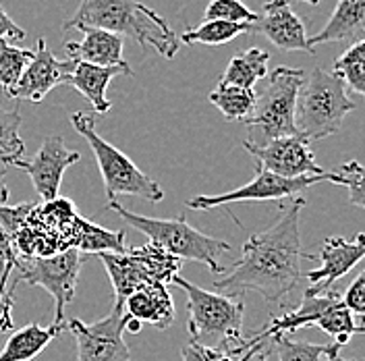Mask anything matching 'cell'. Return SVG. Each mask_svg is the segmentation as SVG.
<instances>
[{
  "mask_svg": "<svg viewBox=\"0 0 365 361\" xmlns=\"http://www.w3.org/2000/svg\"><path fill=\"white\" fill-rule=\"evenodd\" d=\"M305 205L303 198L289 203L282 216L270 228L251 235L241 258L230 266L225 278L214 283L222 295L259 293L268 303L280 305L295 289L301 272V235L299 216Z\"/></svg>",
  "mask_w": 365,
  "mask_h": 361,
  "instance_id": "cell-1",
  "label": "cell"
},
{
  "mask_svg": "<svg viewBox=\"0 0 365 361\" xmlns=\"http://www.w3.org/2000/svg\"><path fill=\"white\" fill-rule=\"evenodd\" d=\"M77 27L106 29L120 38L127 36L141 48H154L168 61L181 48V40L166 19L137 0H81L75 15L63 25V31Z\"/></svg>",
  "mask_w": 365,
  "mask_h": 361,
  "instance_id": "cell-2",
  "label": "cell"
},
{
  "mask_svg": "<svg viewBox=\"0 0 365 361\" xmlns=\"http://www.w3.org/2000/svg\"><path fill=\"white\" fill-rule=\"evenodd\" d=\"M187 295L189 312V335L191 342L218 349V351H250L257 342H264L257 335L250 340L243 339L245 301L241 295H222L205 291L202 287L177 276L173 280Z\"/></svg>",
  "mask_w": 365,
  "mask_h": 361,
  "instance_id": "cell-3",
  "label": "cell"
},
{
  "mask_svg": "<svg viewBox=\"0 0 365 361\" xmlns=\"http://www.w3.org/2000/svg\"><path fill=\"white\" fill-rule=\"evenodd\" d=\"M106 210L116 212L129 226L143 233L152 245H156L162 251L179 258V260H193L207 266L212 272H225V266L220 264V258L230 251V243L204 235L195 226L187 223V216L181 214L179 218H152V216H141L125 205L113 200L108 202Z\"/></svg>",
  "mask_w": 365,
  "mask_h": 361,
  "instance_id": "cell-4",
  "label": "cell"
},
{
  "mask_svg": "<svg viewBox=\"0 0 365 361\" xmlns=\"http://www.w3.org/2000/svg\"><path fill=\"white\" fill-rule=\"evenodd\" d=\"M357 104L346 96V86L332 71L316 67L305 77L299 91L295 111L297 133L305 139H324L339 133L346 114L353 113Z\"/></svg>",
  "mask_w": 365,
  "mask_h": 361,
  "instance_id": "cell-5",
  "label": "cell"
},
{
  "mask_svg": "<svg viewBox=\"0 0 365 361\" xmlns=\"http://www.w3.org/2000/svg\"><path fill=\"white\" fill-rule=\"evenodd\" d=\"M305 73L301 68L276 67L268 73L266 88L255 93L253 113L243 121L250 129L251 146H266L278 137L297 136L295 111Z\"/></svg>",
  "mask_w": 365,
  "mask_h": 361,
  "instance_id": "cell-6",
  "label": "cell"
},
{
  "mask_svg": "<svg viewBox=\"0 0 365 361\" xmlns=\"http://www.w3.org/2000/svg\"><path fill=\"white\" fill-rule=\"evenodd\" d=\"M71 123H73V129L79 136L86 137V141L90 143L102 180H104L108 202L116 200V195H135L152 203L164 200V191L158 183L152 177H148L141 168H137L135 162L125 152L114 148L110 141H106L96 131L93 116L90 113H81V111L73 113Z\"/></svg>",
  "mask_w": 365,
  "mask_h": 361,
  "instance_id": "cell-7",
  "label": "cell"
},
{
  "mask_svg": "<svg viewBox=\"0 0 365 361\" xmlns=\"http://www.w3.org/2000/svg\"><path fill=\"white\" fill-rule=\"evenodd\" d=\"M110 276L114 289V307L123 310L129 295L145 285H168L181 272L182 260L148 243L131 248L120 253H100L98 255Z\"/></svg>",
  "mask_w": 365,
  "mask_h": 361,
  "instance_id": "cell-8",
  "label": "cell"
},
{
  "mask_svg": "<svg viewBox=\"0 0 365 361\" xmlns=\"http://www.w3.org/2000/svg\"><path fill=\"white\" fill-rule=\"evenodd\" d=\"M83 253L77 249H65L52 258H17L15 280L44 287L54 299V324H65V310L75 297Z\"/></svg>",
  "mask_w": 365,
  "mask_h": 361,
  "instance_id": "cell-9",
  "label": "cell"
},
{
  "mask_svg": "<svg viewBox=\"0 0 365 361\" xmlns=\"http://www.w3.org/2000/svg\"><path fill=\"white\" fill-rule=\"evenodd\" d=\"M336 183L342 185V179L336 173H324V175H314V177H301V179H282L278 175H274L270 171L257 166L255 168V177L237 189H230L227 193L220 195H197L187 200V205L193 210H210V208H218V205H228L235 202H280V200H289L295 198L297 193H301L303 189L316 185V183Z\"/></svg>",
  "mask_w": 365,
  "mask_h": 361,
  "instance_id": "cell-10",
  "label": "cell"
},
{
  "mask_svg": "<svg viewBox=\"0 0 365 361\" xmlns=\"http://www.w3.org/2000/svg\"><path fill=\"white\" fill-rule=\"evenodd\" d=\"M127 316L120 307H114L106 317L88 324L79 317L65 322L67 330L77 342L75 361H133L131 351L123 339Z\"/></svg>",
  "mask_w": 365,
  "mask_h": 361,
  "instance_id": "cell-11",
  "label": "cell"
},
{
  "mask_svg": "<svg viewBox=\"0 0 365 361\" xmlns=\"http://www.w3.org/2000/svg\"><path fill=\"white\" fill-rule=\"evenodd\" d=\"M243 148L257 160V166L270 171L282 179H301L324 175L326 171L316 162L309 139L303 136H287L268 141L266 146H251L243 141Z\"/></svg>",
  "mask_w": 365,
  "mask_h": 361,
  "instance_id": "cell-12",
  "label": "cell"
},
{
  "mask_svg": "<svg viewBox=\"0 0 365 361\" xmlns=\"http://www.w3.org/2000/svg\"><path fill=\"white\" fill-rule=\"evenodd\" d=\"M79 160H81L79 152L68 150L63 137L48 136L34 158L17 160L13 162V166L21 168L29 175L34 189L44 202H52L58 198V189L65 177V171Z\"/></svg>",
  "mask_w": 365,
  "mask_h": 361,
  "instance_id": "cell-13",
  "label": "cell"
},
{
  "mask_svg": "<svg viewBox=\"0 0 365 361\" xmlns=\"http://www.w3.org/2000/svg\"><path fill=\"white\" fill-rule=\"evenodd\" d=\"M75 63L73 61H58L44 38L38 40V46L34 50V59L23 71L21 79L17 88L11 91L9 98L13 100H29V102H42L50 91L61 83H67L68 75L73 73Z\"/></svg>",
  "mask_w": 365,
  "mask_h": 361,
  "instance_id": "cell-14",
  "label": "cell"
},
{
  "mask_svg": "<svg viewBox=\"0 0 365 361\" xmlns=\"http://www.w3.org/2000/svg\"><path fill=\"white\" fill-rule=\"evenodd\" d=\"M318 258L322 266L316 270L303 272V276L312 283L309 289L314 293H328L339 278L349 274L365 258V233L355 235L353 239H326Z\"/></svg>",
  "mask_w": 365,
  "mask_h": 361,
  "instance_id": "cell-15",
  "label": "cell"
},
{
  "mask_svg": "<svg viewBox=\"0 0 365 361\" xmlns=\"http://www.w3.org/2000/svg\"><path fill=\"white\" fill-rule=\"evenodd\" d=\"M255 29L264 34L276 48L287 52H307L316 54V48L309 44L305 23L291 9L289 0H264L262 15L257 17Z\"/></svg>",
  "mask_w": 365,
  "mask_h": 361,
  "instance_id": "cell-16",
  "label": "cell"
},
{
  "mask_svg": "<svg viewBox=\"0 0 365 361\" xmlns=\"http://www.w3.org/2000/svg\"><path fill=\"white\" fill-rule=\"evenodd\" d=\"M83 34V40H71L65 44L68 61L88 63L96 67H116L125 65L123 59V38L106 29L96 27H77Z\"/></svg>",
  "mask_w": 365,
  "mask_h": 361,
  "instance_id": "cell-17",
  "label": "cell"
},
{
  "mask_svg": "<svg viewBox=\"0 0 365 361\" xmlns=\"http://www.w3.org/2000/svg\"><path fill=\"white\" fill-rule=\"evenodd\" d=\"M127 317L139 320L154 328H168L175 322V303L166 285H145L129 295L123 303Z\"/></svg>",
  "mask_w": 365,
  "mask_h": 361,
  "instance_id": "cell-18",
  "label": "cell"
},
{
  "mask_svg": "<svg viewBox=\"0 0 365 361\" xmlns=\"http://www.w3.org/2000/svg\"><path fill=\"white\" fill-rule=\"evenodd\" d=\"M116 75H133L131 67L125 65H116V67H96V65H88V63H75L73 73L68 75L67 86H73L79 91L93 108V113L106 114L113 104L106 98V88L113 81Z\"/></svg>",
  "mask_w": 365,
  "mask_h": 361,
  "instance_id": "cell-19",
  "label": "cell"
},
{
  "mask_svg": "<svg viewBox=\"0 0 365 361\" xmlns=\"http://www.w3.org/2000/svg\"><path fill=\"white\" fill-rule=\"evenodd\" d=\"M365 31V0H339L324 29L309 38V44L353 42Z\"/></svg>",
  "mask_w": 365,
  "mask_h": 361,
  "instance_id": "cell-20",
  "label": "cell"
},
{
  "mask_svg": "<svg viewBox=\"0 0 365 361\" xmlns=\"http://www.w3.org/2000/svg\"><path fill=\"white\" fill-rule=\"evenodd\" d=\"M67 326L54 324L52 326H40V324H27L25 328L17 330L6 340V345L0 351V361H31L36 360L46 347L56 339Z\"/></svg>",
  "mask_w": 365,
  "mask_h": 361,
  "instance_id": "cell-21",
  "label": "cell"
},
{
  "mask_svg": "<svg viewBox=\"0 0 365 361\" xmlns=\"http://www.w3.org/2000/svg\"><path fill=\"white\" fill-rule=\"evenodd\" d=\"M71 248L81 253H120L125 251V233L123 230H108L96 223H90L81 216H77L73 235H71Z\"/></svg>",
  "mask_w": 365,
  "mask_h": 361,
  "instance_id": "cell-22",
  "label": "cell"
},
{
  "mask_svg": "<svg viewBox=\"0 0 365 361\" xmlns=\"http://www.w3.org/2000/svg\"><path fill=\"white\" fill-rule=\"evenodd\" d=\"M268 61L270 54L262 48H247L243 52H237L230 59L220 81L243 90H253L255 83L268 75Z\"/></svg>",
  "mask_w": 365,
  "mask_h": 361,
  "instance_id": "cell-23",
  "label": "cell"
},
{
  "mask_svg": "<svg viewBox=\"0 0 365 361\" xmlns=\"http://www.w3.org/2000/svg\"><path fill=\"white\" fill-rule=\"evenodd\" d=\"M253 23H228V21H205L193 29H187L181 34V42L185 44H205L220 46L232 42L237 36L243 34H255Z\"/></svg>",
  "mask_w": 365,
  "mask_h": 361,
  "instance_id": "cell-24",
  "label": "cell"
},
{
  "mask_svg": "<svg viewBox=\"0 0 365 361\" xmlns=\"http://www.w3.org/2000/svg\"><path fill=\"white\" fill-rule=\"evenodd\" d=\"M272 339L280 361H344L339 355L341 345L336 342L314 345V342L293 340L289 335H276Z\"/></svg>",
  "mask_w": 365,
  "mask_h": 361,
  "instance_id": "cell-25",
  "label": "cell"
},
{
  "mask_svg": "<svg viewBox=\"0 0 365 361\" xmlns=\"http://www.w3.org/2000/svg\"><path fill=\"white\" fill-rule=\"evenodd\" d=\"M207 100L225 114L228 121H245L255 106V91L243 90L237 86H228V83H218L216 90L207 96Z\"/></svg>",
  "mask_w": 365,
  "mask_h": 361,
  "instance_id": "cell-26",
  "label": "cell"
},
{
  "mask_svg": "<svg viewBox=\"0 0 365 361\" xmlns=\"http://www.w3.org/2000/svg\"><path fill=\"white\" fill-rule=\"evenodd\" d=\"M19 127L21 113L17 108H0V175H4V171L13 166V162L21 160L25 154V143L19 136Z\"/></svg>",
  "mask_w": 365,
  "mask_h": 361,
  "instance_id": "cell-27",
  "label": "cell"
},
{
  "mask_svg": "<svg viewBox=\"0 0 365 361\" xmlns=\"http://www.w3.org/2000/svg\"><path fill=\"white\" fill-rule=\"evenodd\" d=\"M334 73L344 81L349 90L365 98V40L351 44L334 61Z\"/></svg>",
  "mask_w": 365,
  "mask_h": 361,
  "instance_id": "cell-28",
  "label": "cell"
},
{
  "mask_svg": "<svg viewBox=\"0 0 365 361\" xmlns=\"http://www.w3.org/2000/svg\"><path fill=\"white\" fill-rule=\"evenodd\" d=\"M34 52L27 48H17L6 40H0V88L11 96L17 88L23 71L31 63Z\"/></svg>",
  "mask_w": 365,
  "mask_h": 361,
  "instance_id": "cell-29",
  "label": "cell"
},
{
  "mask_svg": "<svg viewBox=\"0 0 365 361\" xmlns=\"http://www.w3.org/2000/svg\"><path fill=\"white\" fill-rule=\"evenodd\" d=\"M257 13L245 6L241 0H210L205 6V21L228 23H257Z\"/></svg>",
  "mask_w": 365,
  "mask_h": 361,
  "instance_id": "cell-30",
  "label": "cell"
},
{
  "mask_svg": "<svg viewBox=\"0 0 365 361\" xmlns=\"http://www.w3.org/2000/svg\"><path fill=\"white\" fill-rule=\"evenodd\" d=\"M336 175L342 179V187L349 189V202L351 205L365 210V166L357 160H349L341 164Z\"/></svg>",
  "mask_w": 365,
  "mask_h": 361,
  "instance_id": "cell-31",
  "label": "cell"
},
{
  "mask_svg": "<svg viewBox=\"0 0 365 361\" xmlns=\"http://www.w3.org/2000/svg\"><path fill=\"white\" fill-rule=\"evenodd\" d=\"M17 264V251L13 245V239L9 237V233L0 226V295L9 291V278L15 272Z\"/></svg>",
  "mask_w": 365,
  "mask_h": 361,
  "instance_id": "cell-32",
  "label": "cell"
},
{
  "mask_svg": "<svg viewBox=\"0 0 365 361\" xmlns=\"http://www.w3.org/2000/svg\"><path fill=\"white\" fill-rule=\"evenodd\" d=\"M34 205H36L34 202L19 203V205H0V226L9 233L11 239L19 233V228L27 220Z\"/></svg>",
  "mask_w": 365,
  "mask_h": 361,
  "instance_id": "cell-33",
  "label": "cell"
},
{
  "mask_svg": "<svg viewBox=\"0 0 365 361\" xmlns=\"http://www.w3.org/2000/svg\"><path fill=\"white\" fill-rule=\"evenodd\" d=\"M342 303L346 305V310L365 322V270L357 274V278L346 287V291L342 295Z\"/></svg>",
  "mask_w": 365,
  "mask_h": 361,
  "instance_id": "cell-34",
  "label": "cell"
},
{
  "mask_svg": "<svg viewBox=\"0 0 365 361\" xmlns=\"http://www.w3.org/2000/svg\"><path fill=\"white\" fill-rule=\"evenodd\" d=\"M247 353V351H245ZM182 361H239L243 355L241 351H218V349H205L195 342H189L181 349Z\"/></svg>",
  "mask_w": 365,
  "mask_h": 361,
  "instance_id": "cell-35",
  "label": "cell"
},
{
  "mask_svg": "<svg viewBox=\"0 0 365 361\" xmlns=\"http://www.w3.org/2000/svg\"><path fill=\"white\" fill-rule=\"evenodd\" d=\"M13 303H15V285L4 295H0V332H11L15 322H13Z\"/></svg>",
  "mask_w": 365,
  "mask_h": 361,
  "instance_id": "cell-36",
  "label": "cell"
},
{
  "mask_svg": "<svg viewBox=\"0 0 365 361\" xmlns=\"http://www.w3.org/2000/svg\"><path fill=\"white\" fill-rule=\"evenodd\" d=\"M25 29H21L17 23L13 21L11 17H9V13L4 11V6H2V2H0V40H11V42H21L25 40Z\"/></svg>",
  "mask_w": 365,
  "mask_h": 361,
  "instance_id": "cell-37",
  "label": "cell"
},
{
  "mask_svg": "<svg viewBox=\"0 0 365 361\" xmlns=\"http://www.w3.org/2000/svg\"><path fill=\"white\" fill-rule=\"evenodd\" d=\"M247 361H268V355H266V349H264V342H259L253 351H251L250 360Z\"/></svg>",
  "mask_w": 365,
  "mask_h": 361,
  "instance_id": "cell-38",
  "label": "cell"
},
{
  "mask_svg": "<svg viewBox=\"0 0 365 361\" xmlns=\"http://www.w3.org/2000/svg\"><path fill=\"white\" fill-rule=\"evenodd\" d=\"M141 322L139 320H133V317H127V322H125V330H129L131 335H137V332H141Z\"/></svg>",
  "mask_w": 365,
  "mask_h": 361,
  "instance_id": "cell-39",
  "label": "cell"
},
{
  "mask_svg": "<svg viewBox=\"0 0 365 361\" xmlns=\"http://www.w3.org/2000/svg\"><path fill=\"white\" fill-rule=\"evenodd\" d=\"M9 200V187L4 185V180L0 179V205H4Z\"/></svg>",
  "mask_w": 365,
  "mask_h": 361,
  "instance_id": "cell-40",
  "label": "cell"
},
{
  "mask_svg": "<svg viewBox=\"0 0 365 361\" xmlns=\"http://www.w3.org/2000/svg\"><path fill=\"white\" fill-rule=\"evenodd\" d=\"M257 345H259V342H257ZM257 345H255V347H257ZM255 347H251V349H250V351H247V353H243V355H241V357H239V361H247V360H250L251 351H253V349H255Z\"/></svg>",
  "mask_w": 365,
  "mask_h": 361,
  "instance_id": "cell-41",
  "label": "cell"
},
{
  "mask_svg": "<svg viewBox=\"0 0 365 361\" xmlns=\"http://www.w3.org/2000/svg\"><path fill=\"white\" fill-rule=\"evenodd\" d=\"M303 2H307V4H312V6H318L319 0H303Z\"/></svg>",
  "mask_w": 365,
  "mask_h": 361,
  "instance_id": "cell-42",
  "label": "cell"
}]
</instances>
